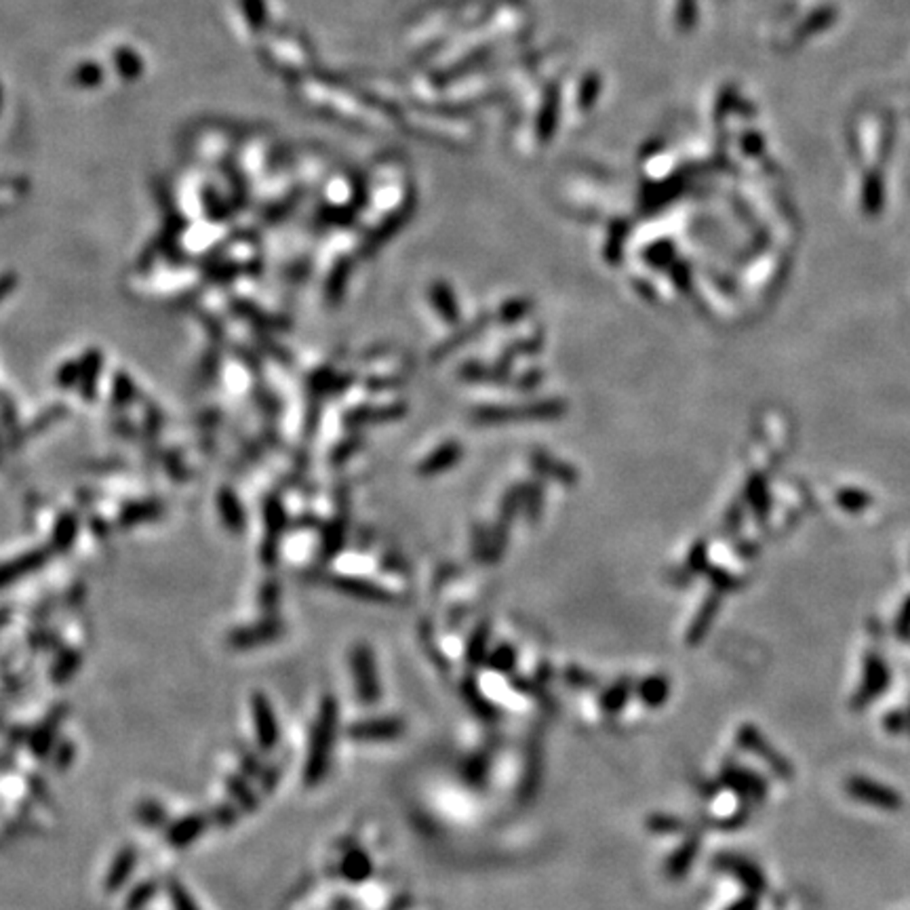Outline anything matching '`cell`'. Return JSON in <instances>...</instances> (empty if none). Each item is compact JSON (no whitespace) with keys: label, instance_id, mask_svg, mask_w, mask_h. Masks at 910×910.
Segmentation results:
<instances>
[{"label":"cell","instance_id":"obj_1","mask_svg":"<svg viewBox=\"0 0 910 910\" xmlns=\"http://www.w3.org/2000/svg\"><path fill=\"white\" fill-rule=\"evenodd\" d=\"M333 723H335V706L327 700L321 708L319 723H316V729L312 733V744H310L308 763L306 770H303V780H306L308 784L321 782L322 776H325L329 763V748H331Z\"/></svg>","mask_w":910,"mask_h":910},{"label":"cell","instance_id":"obj_2","mask_svg":"<svg viewBox=\"0 0 910 910\" xmlns=\"http://www.w3.org/2000/svg\"><path fill=\"white\" fill-rule=\"evenodd\" d=\"M251 716H254L260 746L263 751H273L276 742H279V721H276L273 704L263 694L251 695Z\"/></svg>","mask_w":910,"mask_h":910},{"label":"cell","instance_id":"obj_3","mask_svg":"<svg viewBox=\"0 0 910 910\" xmlns=\"http://www.w3.org/2000/svg\"><path fill=\"white\" fill-rule=\"evenodd\" d=\"M283 635V626L276 619H266V622L244 626L230 635V645L236 649H251L260 647V645L273 643Z\"/></svg>","mask_w":910,"mask_h":910},{"label":"cell","instance_id":"obj_4","mask_svg":"<svg viewBox=\"0 0 910 910\" xmlns=\"http://www.w3.org/2000/svg\"><path fill=\"white\" fill-rule=\"evenodd\" d=\"M206 829V819L198 813H192V816H186L182 819H177L176 824L169 826L167 830V841H169L173 848H188L190 843H195L198 837L203 835Z\"/></svg>","mask_w":910,"mask_h":910},{"label":"cell","instance_id":"obj_5","mask_svg":"<svg viewBox=\"0 0 910 910\" xmlns=\"http://www.w3.org/2000/svg\"><path fill=\"white\" fill-rule=\"evenodd\" d=\"M135 864H138V854L131 848H125L119 851V856L114 857V862L110 864L108 876H106V889L108 892H116L125 886L129 876H131Z\"/></svg>","mask_w":910,"mask_h":910},{"label":"cell","instance_id":"obj_6","mask_svg":"<svg viewBox=\"0 0 910 910\" xmlns=\"http://www.w3.org/2000/svg\"><path fill=\"white\" fill-rule=\"evenodd\" d=\"M43 552H30L25 557H19L17 560H11V563L0 565V586H6L15 580L24 578L25 573H30L32 570H36L38 565L43 563Z\"/></svg>","mask_w":910,"mask_h":910},{"label":"cell","instance_id":"obj_7","mask_svg":"<svg viewBox=\"0 0 910 910\" xmlns=\"http://www.w3.org/2000/svg\"><path fill=\"white\" fill-rule=\"evenodd\" d=\"M169 896H171V905L176 910H201L196 906V902L192 900L190 892L182 886V883L173 881L169 886Z\"/></svg>","mask_w":910,"mask_h":910},{"label":"cell","instance_id":"obj_8","mask_svg":"<svg viewBox=\"0 0 910 910\" xmlns=\"http://www.w3.org/2000/svg\"><path fill=\"white\" fill-rule=\"evenodd\" d=\"M138 816H139L141 822L148 824V826H158V824H163L165 811H163V808H160V805L148 801V803L141 805Z\"/></svg>","mask_w":910,"mask_h":910},{"label":"cell","instance_id":"obj_9","mask_svg":"<svg viewBox=\"0 0 910 910\" xmlns=\"http://www.w3.org/2000/svg\"><path fill=\"white\" fill-rule=\"evenodd\" d=\"M154 896V886L152 883H141V886L135 889V892L131 894V898H129L127 902V906L129 910H138L146 905L148 900H150Z\"/></svg>","mask_w":910,"mask_h":910},{"label":"cell","instance_id":"obj_10","mask_svg":"<svg viewBox=\"0 0 910 910\" xmlns=\"http://www.w3.org/2000/svg\"><path fill=\"white\" fill-rule=\"evenodd\" d=\"M357 670L360 673L359 676V685H360V692H363L365 695H369L373 692V683H371V675H369V660H367V656H357Z\"/></svg>","mask_w":910,"mask_h":910},{"label":"cell","instance_id":"obj_11","mask_svg":"<svg viewBox=\"0 0 910 910\" xmlns=\"http://www.w3.org/2000/svg\"><path fill=\"white\" fill-rule=\"evenodd\" d=\"M76 664H79V657H76L74 654H70L63 657V660L57 664V668H55V673H57V679H66V676H70V673H72Z\"/></svg>","mask_w":910,"mask_h":910}]
</instances>
